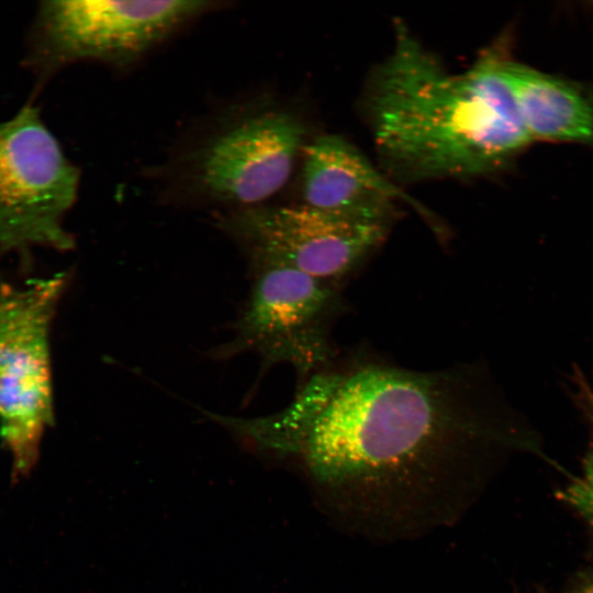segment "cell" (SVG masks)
Instances as JSON below:
<instances>
[{"mask_svg": "<svg viewBox=\"0 0 593 593\" xmlns=\"http://www.w3.org/2000/svg\"><path fill=\"white\" fill-rule=\"evenodd\" d=\"M256 452L293 466L335 525L376 541L455 524L529 430L483 365L325 367L280 413L238 419Z\"/></svg>", "mask_w": 593, "mask_h": 593, "instance_id": "cell-1", "label": "cell"}, {"mask_svg": "<svg viewBox=\"0 0 593 593\" xmlns=\"http://www.w3.org/2000/svg\"><path fill=\"white\" fill-rule=\"evenodd\" d=\"M392 52L369 83L377 149L400 178H470L510 167L533 142L501 74L503 46L449 72L395 24Z\"/></svg>", "mask_w": 593, "mask_h": 593, "instance_id": "cell-2", "label": "cell"}, {"mask_svg": "<svg viewBox=\"0 0 593 593\" xmlns=\"http://www.w3.org/2000/svg\"><path fill=\"white\" fill-rule=\"evenodd\" d=\"M210 1L48 0L35 10L23 65L41 90L80 61L124 65L212 8Z\"/></svg>", "mask_w": 593, "mask_h": 593, "instance_id": "cell-3", "label": "cell"}, {"mask_svg": "<svg viewBox=\"0 0 593 593\" xmlns=\"http://www.w3.org/2000/svg\"><path fill=\"white\" fill-rule=\"evenodd\" d=\"M67 273L13 283L0 277V436L15 480L35 466L54 423L49 333Z\"/></svg>", "mask_w": 593, "mask_h": 593, "instance_id": "cell-4", "label": "cell"}, {"mask_svg": "<svg viewBox=\"0 0 593 593\" xmlns=\"http://www.w3.org/2000/svg\"><path fill=\"white\" fill-rule=\"evenodd\" d=\"M80 180L34 100L0 120V254L27 259L35 249H72L66 219Z\"/></svg>", "mask_w": 593, "mask_h": 593, "instance_id": "cell-5", "label": "cell"}, {"mask_svg": "<svg viewBox=\"0 0 593 593\" xmlns=\"http://www.w3.org/2000/svg\"><path fill=\"white\" fill-rule=\"evenodd\" d=\"M394 205L324 211L305 204L247 206L225 228L253 269L288 267L338 286L384 242Z\"/></svg>", "mask_w": 593, "mask_h": 593, "instance_id": "cell-6", "label": "cell"}, {"mask_svg": "<svg viewBox=\"0 0 593 593\" xmlns=\"http://www.w3.org/2000/svg\"><path fill=\"white\" fill-rule=\"evenodd\" d=\"M253 272L233 336L217 356L254 353L266 367L290 365L303 379L327 367L333 357L329 325L340 307L338 286L288 267Z\"/></svg>", "mask_w": 593, "mask_h": 593, "instance_id": "cell-7", "label": "cell"}, {"mask_svg": "<svg viewBox=\"0 0 593 593\" xmlns=\"http://www.w3.org/2000/svg\"><path fill=\"white\" fill-rule=\"evenodd\" d=\"M302 119L278 104L230 114L188 157V176L211 201L254 206L288 181L304 148Z\"/></svg>", "mask_w": 593, "mask_h": 593, "instance_id": "cell-8", "label": "cell"}, {"mask_svg": "<svg viewBox=\"0 0 593 593\" xmlns=\"http://www.w3.org/2000/svg\"><path fill=\"white\" fill-rule=\"evenodd\" d=\"M302 197L324 211L394 205L403 201L422 215L426 210L382 175L351 143L339 135L314 138L303 148Z\"/></svg>", "mask_w": 593, "mask_h": 593, "instance_id": "cell-9", "label": "cell"}, {"mask_svg": "<svg viewBox=\"0 0 593 593\" xmlns=\"http://www.w3.org/2000/svg\"><path fill=\"white\" fill-rule=\"evenodd\" d=\"M501 74L532 142L593 148V82L547 74L506 54Z\"/></svg>", "mask_w": 593, "mask_h": 593, "instance_id": "cell-10", "label": "cell"}, {"mask_svg": "<svg viewBox=\"0 0 593 593\" xmlns=\"http://www.w3.org/2000/svg\"><path fill=\"white\" fill-rule=\"evenodd\" d=\"M573 398L590 428V441L581 474L561 492L562 501L593 526V390L581 372L573 376Z\"/></svg>", "mask_w": 593, "mask_h": 593, "instance_id": "cell-11", "label": "cell"}, {"mask_svg": "<svg viewBox=\"0 0 593 593\" xmlns=\"http://www.w3.org/2000/svg\"><path fill=\"white\" fill-rule=\"evenodd\" d=\"M577 593H593V580H590L582 585Z\"/></svg>", "mask_w": 593, "mask_h": 593, "instance_id": "cell-12", "label": "cell"}]
</instances>
